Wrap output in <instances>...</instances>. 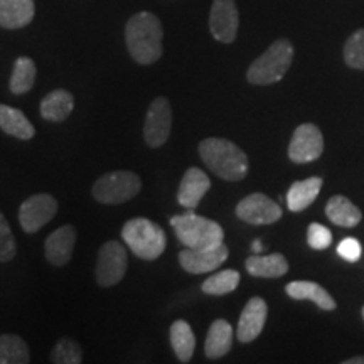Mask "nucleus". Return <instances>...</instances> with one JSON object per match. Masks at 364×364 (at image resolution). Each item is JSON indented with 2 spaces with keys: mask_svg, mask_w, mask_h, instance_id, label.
<instances>
[{
  "mask_svg": "<svg viewBox=\"0 0 364 364\" xmlns=\"http://www.w3.org/2000/svg\"><path fill=\"white\" fill-rule=\"evenodd\" d=\"M164 29L159 17L150 12L132 16L125 26V43L130 56L139 65H154L162 58Z\"/></svg>",
  "mask_w": 364,
  "mask_h": 364,
  "instance_id": "f257e3e1",
  "label": "nucleus"
},
{
  "mask_svg": "<svg viewBox=\"0 0 364 364\" xmlns=\"http://www.w3.org/2000/svg\"><path fill=\"white\" fill-rule=\"evenodd\" d=\"M199 156L208 169L225 181H241L248 174V157L238 145L226 139H204Z\"/></svg>",
  "mask_w": 364,
  "mask_h": 364,
  "instance_id": "f03ea898",
  "label": "nucleus"
},
{
  "mask_svg": "<svg viewBox=\"0 0 364 364\" xmlns=\"http://www.w3.org/2000/svg\"><path fill=\"white\" fill-rule=\"evenodd\" d=\"M122 238L140 260L154 262L164 253L167 245V236L157 223L147 218H134L122 228Z\"/></svg>",
  "mask_w": 364,
  "mask_h": 364,
  "instance_id": "7ed1b4c3",
  "label": "nucleus"
},
{
  "mask_svg": "<svg viewBox=\"0 0 364 364\" xmlns=\"http://www.w3.org/2000/svg\"><path fill=\"white\" fill-rule=\"evenodd\" d=\"M171 226L186 248L203 250L225 243L223 228L216 221L196 215L193 209H188V213L181 216L171 218Z\"/></svg>",
  "mask_w": 364,
  "mask_h": 364,
  "instance_id": "20e7f679",
  "label": "nucleus"
},
{
  "mask_svg": "<svg viewBox=\"0 0 364 364\" xmlns=\"http://www.w3.org/2000/svg\"><path fill=\"white\" fill-rule=\"evenodd\" d=\"M294 46L289 39L275 41L260 58L250 65L247 80L252 85L265 86L280 81L292 66Z\"/></svg>",
  "mask_w": 364,
  "mask_h": 364,
  "instance_id": "39448f33",
  "label": "nucleus"
},
{
  "mask_svg": "<svg viewBox=\"0 0 364 364\" xmlns=\"http://www.w3.org/2000/svg\"><path fill=\"white\" fill-rule=\"evenodd\" d=\"M142 189V179L130 171H113L103 174L93 184V198L102 204H124Z\"/></svg>",
  "mask_w": 364,
  "mask_h": 364,
  "instance_id": "423d86ee",
  "label": "nucleus"
},
{
  "mask_svg": "<svg viewBox=\"0 0 364 364\" xmlns=\"http://www.w3.org/2000/svg\"><path fill=\"white\" fill-rule=\"evenodd\" d=\"M127 267H129V257L124 245L118 241H107L98 252L97 260V282L100 287H113L125 277Z\"/></svg>",
  "mask_w": 364,
  "mask_h": 364,
  "instance_id": "0eeeda50",
  "label": "nucleus"
},
{
  "mask_svg": "<svg viewBox=\"0 0 364 364\" xmlns=\"http://www.w3.org/2000/svg\"><path fill=\"white\" fill-rule=\"evenodd\" d=\"M172 129V108L169 100L159 97L150 103L144 124V139L149 147L159 149L167 142Z\"/></svg>",
  "mask_w": 364,
  "mask_h": 364,
  "instance_id": "6e6552de",
  "label": "nucleus"
},
{
  "mask_svg": "<svg viewBox=\"0 0 364 364\" xmlns=\"http://www.w3.org/2000/svg\"><path fill=\"white\" fill-rule=\"evenodd\" d=\"M58 201L51 194H34L27 198L19 208V223L26 233H38L56 216Z\"/></svg>",
  "mask_w": 364,
  "mask_h": 364,
  "instance_id": "1a4fd4ad",
  "label": "nucleus"
},
{
  "mask_svg": "<svg viewBox=\"0 0 364 364\" xmlns=\"http://www.w3.org/2000/svg\"><path fill=\"white\" fill-rule=\"evenodd\" d=\"M240 14L235 0H215L209 12V31L220 43L230 44L236 39Z\"/></svg>",
  "mask_w": 364,
  "mask_h": 364,
  "instance_id": "9d476101",
  "label": "nucleus"
},
{
  "mask_svg": "<svg viewBox=\"0 0 364 364\" xmlns=\"http://www.w3.org/2000/svg\"><path fill=\"white\" fill-rule=\"evenodd\" d=\"M324 152V139L321 130L312 124H304L295 129L292 142L289 145V157L295 164L317 161Z\"/></svg>",
  "mask_w": 364,
  "mask_h": 364,
  "instance_id": "9b49d317",
  "label": "nucleus"
},
{
  "mask_svg": "<svg viewBox=\"0 0 364 364\" xmlns=\"http://www.w3.org/2000/svg\"><path fill=\"white\" fill-rule=\"evenodd\" d=\"M236 215L250 225H272L282 218V208L262 193H255L241 199L236 206Z\"/></svg>",
  "mask_w": 364,
  "mask_h": 364,
  "instance_id": "f8f14e48",
  "label": "nucleus"
},
{
  "mask_svg": "<svg viewBox=\"0 0 364 364\" xmlns=\"http://www.w3.org/2000/svg\"><path fill=\"white\" fill-rule=\"evenodd\" d=\"M228 255H230V252H228L225 243L203 250L188 248L179 253V263L188 273L201 275V273H209L221 267L226 262Z\"/></svg>",
  "mask_w": 364,
  "mask_h": 364,
  "instance_id": "ddd939ff",
  "label": "nucleus"
},
{
  "mask_svg": "<svg viewBox=\"0 0 364 364\" xmlns=\"http://www.w3.org/2000/svg\"><path fill=\"white\" fill-rule=\"evenodd\" d=\"M267 314H268L267 302L262 297H253L248 300V304L245 306L243 312H241L238 331H236V336H238L240 343L243 344L252 343V341H255L262 334L263 327H265V322H267Z\"/></svg>",
  "mask_w": 364,
  "mask_h": 364,
  "instance_id": "4468645a",
  "label": "nucleus"
},
{
  "mask_svg": "<svg viewBox=\"0 0 364 364\" xmlns=\"http://www.w3.org/2000/svg\"><path fill=\"white\" fill-rule=\"evenodd\" d=\"M76 245V230L75 226L65 225L58 228L48 236L44 243V253L48 262L54 267H66L71 262L73 250Z\"/></svg>",
  "mask_w": 364,
  "mask_h": 364,
  "instance_id": "2eb2a0df",
  "label": "nucleus"
},
{
  "mask_svg": "<svg viewBox=\"0 0 364 364\" xmlns=\"http://www.w3.org/2000/svg\"><path fill=\"white\" fill-rule=\"evenodd\" d=\"M209 188H211V181H209L206 172L198 169V167H191L186 171L181 181L179 191H177V203L186 209H196L206 196Z\"/></svg>",
  "mask_w": 364,
  "mask_h": 364,
  "instance_id": "dca6fc26",
  "label": "nucleus"
},
{
  "mask_svg": "<svg viewBox=\"0 0 364 364\" xmlns=\"http://www.w3.org/2000/svg\"><path fill=\"white\" fill-rule=\"evenodd\" d=\"M34 0H0V27L16 31L34 19Z\"/></svg>",
  "mask_w": 364,
  "mask_h": 364,
  "instance_id": "f3484780",
  "label": "nucleus"
},
{
  "mask_svg": "<svg viewBox=\"0 0 364 364\" xmlns=\"http://www.w3.org/2000/svg\"><path fill=\"white\" fill-rule=\"evenodd\" d=\"M75 108V98L70 91L54 90L41 102V117L49 122H65Z\"/></svg>",
  "mask_w": 364,
  "mask_h": 364,
  "instance_id": "a211bd4d",
  "label": "nucleus"
},
{
  "mask_svg": "<svg viewBox=\"0 0 364 364\" xmlns=\"http://www.w3.org/2000/svg\"><path fill=\"white\" fill-rule=\"evenodd\" d=\"M231 344H233V327L230 326V322L218 318L209 327L204 353L209 359L223 358L230 353Z\"/></svg>",
  "mask_w": 364,
  "mask_h": 364,
  "instance_id": "6ab92c4d",
  "label": "nucleus"
},
{
  "mask_svg": "<svg viewBox=\"0 0 364 364\" xmlns=\"http://www.w3.org/2000/svg\"><path fill=\"white\" fill-rule=\"evenodd\" d=\"M285 292L295 300H312L316 306L324 309V311H334L336 309V300L331 297L324 287L314 284V282H290L285 287Z\"/></svg>",
  "mask_w": 364,
  "mask_h": 364,
  "instance_id": "aec40b11",
  "label": "nucleus"
},
{
  "mask_svg": "<svg viewBox=\"0 0 364 364\" xmlns=\"http://www.w3.org/2000/svg\"><path fill=\"white\" fill-rule=\"evenodd\" d=\"M245 267H247L250 275L260 277V279H277V277L285 275L289 272L287 258L280 253L267 255V257L253 255V257L247 258Z\"/></svg>",
  "mask_w": 364,
  "mask_h": 364,
  "instance_id": "412c9836",
  "label": "nucleus"
},
{
  "mask_svg": "<svg viewBox=\"0 0 364 364\" xmlns=\"http://www.w3.org/2000/svg\"><path fill=\"white\" fill-rule=\"evenodd\" d=\"M0 129L7 135L16 136L19 140H31L36 135L33 124L24 113L9 105L0 103Z\"/></svg>",
  "mask_w": 364,
  "mask_h": 364,
  "instance_id": "4be33fe9",
  "label": "nucleus"
},
{
  "mask_svg": "<svg viewBox=\"0 0 364 364\" xmlns=\"http://www.w3.org/2000/svg\"><path fill=\"white\" fill-rule=\"evenodd\" d=\"M321 189V177H309L306 181L294 182L292 188L289 189V194H287V204H289L290 211L299 213L311 206V204L317 199Z\"/></svg>",
  "mask_w": 364,
  "mask_h": 364,
  "instance_id": "5701e85b",
  "label": "nucleus"
},
{
  "mask_svg": "<svg viewBox=\"0 0 364 364\" xmlns=\"http://www.w3.org/2000/svg\"><path fill=\"white\" fill-rule=\"evenodd\" d=\"M326 215L332 223L344 228H354L361 221V211L344 196H334L326 206Z\"/></svg>",
  "mask_w": 364,
  "mask_h": 364,
  "instance_id": "b1692460",
  "label": "nucleus"
},
{
  "mask_svg": "<svg viewBox=\"0 0 364 364\" xmlns=\"http://www.w3.org/2000/svg\"><path fill=\"white\" fill-rule=\"evenodd\" d=\"M171 344L181 363H189L196 349V338L186 321H176L171 326Z\"/></svg>",
  "mask_w": 364,
  "mask_h": 364,
  "instance_id": "393cba45",
  "label": "nucleus"
},
{
  "mask_svg": "<svg viewBox=\"0 0 364 364\" xmlns=\"http://www.w3.org/2000/svg\"><path fill=\"white\" fill-rule=\"evenodd\" d=\"M36 75H38V70H36L33 59L26 56L17 58L12 70L11 83H9L12 95H24L31 91L36 83Z\"/></svg>",
  "mask_w": 364,
  "mask_h": 364,
  "instance_id": "a878e982",
  "label": "nucleus"
},
{
  "mask_svg": "<svg viewBox=\"0 0 364 364\" xmlns=\"http://www.w3.org/2000/svg\"><path fill=\"white\" fill-rule=\"evenodd\" d=\"M31 361L26 341L16 334L0 336V364H27Z\"/></svg>",
  "mask_w": 364,
  "mask_h": 364,
  "instance_id": "bb28decb",
  "label": "nucleus"
},
{
  "mask_svg": "<svg viewBox=\"0 0 364 364\" xmlns=\"http://www.w3.org/2000/svg\"><path fill=\"white\" fill-rule=\"evenodd\" d=\"M240 273L236 270H223L203 282L201 290L208 295H226L240 285Z\"/></svg>",
  "mask_w": 364,
  "mask_h": 364,
  "instance_id": "cd10ccee",
  "label": "nucleus"
},
{
  "mask_svg": "<svg viewBox=\"0 0 364 364\" xmlns=\"http://www.w3.org/2000/svg\"><path fill=\"white\" fill-rule=\"evenodd\" d=\"M51 361L54 364H80L83 361L80 344L68 338L59 339L51 353Z\"/></svg>",
  "mask_w": 364,
  "mask_h": 364,
  "instance_id": "c85d7f7f",
  "label": "nucleus"
},
{
  "mask_svg": "<svg viewBox=\"0 0 364 364\" xmlns=\"http://www.w3.org/2000/svg\"><path fill=\"white\" fill-rule=\"evenodd\" d=\"M344 61L354 70H364V29L356 31L346 41Z\"/></svg>",
  "mask_w": 364,
  "mask_h": 364,
  "instance_id": "c756f323",
  "label": "nucleus"
},
{
  "mask_svg": "<svg viewBox=\"0 0 364 364\" xmlns=\"http://www.w3.org/2000/svg\"><path fill=\"white\" fill-rule=\"evenodd\" d=\"M17 253L16 238L12 236V230L9 226L6 216L0 213V263L11 262Z\"/></svg>",
  "mask_w": 364,
  "mask_h": 364,
  "instance_id": "7c9ffc66",
  "label": "nucleus"
},
{
  "mask_svg": "<svg viewBox=\"0 0 364 364\" xmlns=\"http://www.w3.org/2000/svg\"><path fill=\"white\" fill-rule=\"evenodd\" d=\"M307 241L309 247L314 250H326L327 247H331L332 235L326 226L318 225V223H312L307 231Z\"/></svg>",
  "mask_w": 364,
  "mask_h": 364,
  "instance_id": "2f4dec72",
  "label": "nucleus"
},
{
  "mask_svg": "<svg viewBox=\"0 0 364 364\" xmlns=\"http://www.w3.org/2000/svg\"><path fill=\"white\" fill-rule=\"evenodd\" d=\"M338 253L344 258V260L358 262L359 257H361V245H359L358 240L346 238L339 243Z\"/></svg>",
  "mask_w": 364,
  "mask_h": 364,
  "instance_id": "473e14b6",
  "label": "nucleus"
},
{
  "mask_svg": "<svg viewBox=\"0 0 364 364\" xmlns=\"http://www.w3.org/2000/svg\"><path fill=\"white\" fill-rule=\"evenodd\" d=\"M344 364H364V356L351 358V359H348V361H344Z\"/></svg>",
  "mask_w": 364,
  "mask_h": 364,
  "instance_id": "72a5a7b5",
  "label": "nucleus"
},
{
  "mask_svg": "<svg viewBox=\"0 0 364 364\" xmlns=\"http://www.w3.org/2000/svg\"><path fill=\"white\" fill-rule=\"evenodd\" d=\"M253 252L255 253H260L262 252V243H260V241H253Z\"/></svg>",
  "mask_w": 364,
  "mask_h": 364,
  "instance_id": "f704fd0d",
  "label": "nucleus"
},
{
  "mask_svg": "<svg viewBox=\"0 0 364 364\" xmlns=\"http://www.w3.org/2000/svg\"><path fill=\"white\" fill-rule=\"evenodd\" d=\"M363 317H364V307H363Z\"/></svg>",
  "mask_w": 364,
  "mask_h": 364,
  "instance_id": "c9c22d12",
  "label": "nucleus"
}]
</instances>
